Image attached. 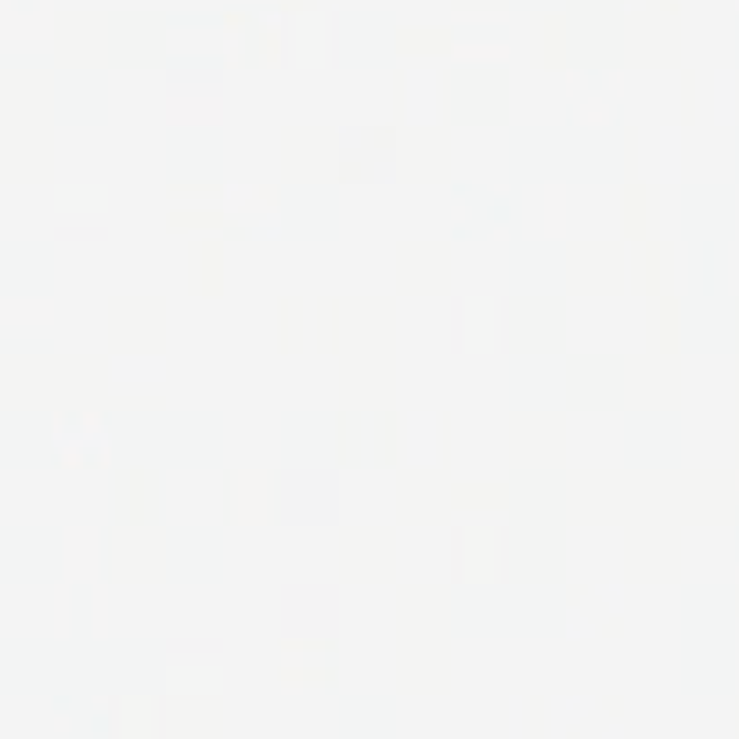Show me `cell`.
<instances>
[{
  "instance_id": "3957f363",
  "label": "cell",
  "mask_w": 739,
  "mask_h": 739,
  "mask_svg": "<svg viewBox=\"0 0 739 739\" xmlns=\"http://www.w3.org/2000/svg\"><path fill=\"white\" fill-rule=\"evenodd\" d=\"M383 141H390L386 131H372L368 138L350 141V145H346V166H343V173H346V177H357V180H379L383 170H379L375 162H394V151L375 155V148L383 145Z\"/></svg>"
},
{
  "instance_id": "7a4b0ae2",
  "label": "cell",
  "mask_w": 739,
  "mask_h": 739,
  "mask_svg": "<svg viewBox=\"0 0 739 739\" xmlns=\"http://www.w3.org/2000/svg\"><path fill=\"white\" fill-rule=\"evenodd\" d=\"M286 624H289V631H303V635L332 631V624H335L332 591H289L286 595Z\"/></svg>"
},
{
  "instance_id": "6da1fadb",
  "label": "cell",
  "mask_w": 739,
  "mask_h": 739,
  "mask_svg": "<svg viewBox=\"0 0 739 739\" xmlns=\"http://www.w3.org/2000/svg\"><path fill=\"white\" fill-rule=\"evenodd\" d=\"M170 120L177 123H217L220 120V80L213 73H173L170 76Z\"/></svg>"
}]
</instances>
